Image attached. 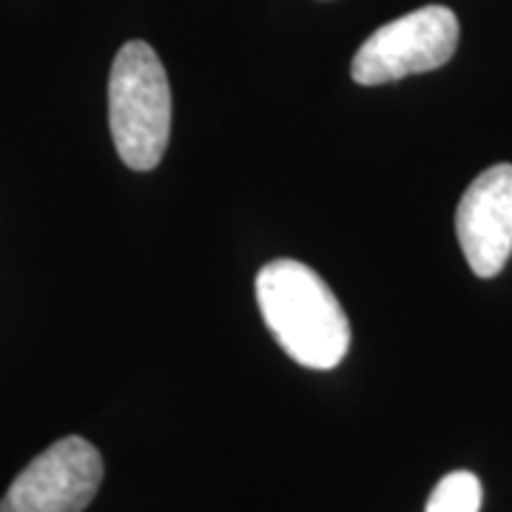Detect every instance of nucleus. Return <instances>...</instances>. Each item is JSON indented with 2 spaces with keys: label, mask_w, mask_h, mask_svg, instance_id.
Masks as SVG:
<instances>
[{
  "label": "nucleus",
  "mask_w": 512,
  "mask_h": 512,
  "mask_svg": "<svg viewBox=\"0 0 512 512\" xmlns=\"http://www.w3.org/2000/svg\"><path fill=\"white\" fill-rule=\"evenodd\" d=\"M256 305L293 362L330 370L345 359L350 348L348 313L328 282L305 262H268L256 276Z\"/></svg>",
  "instance_id": "nucleus-1"
},
{
  "label": "nucleus",
  "mask_w": 512,
  "mask_h": 512,
  "mask_svg": "<svg viewBox=\"0 0 512 512\" xmlns=\"http://www.w3.org/2000/svg\"><path fill=\"white\" fill-rule=\"evenodd\" d=\"M458 49V18L447 6H421L384 23L359 46L350 74L359 86L396 83L407 74L441 69Z\"/></svg>",
  "instance_id": "nucleus-3"
},
{
  "label": "nucleus",
  "mask_w": 512,
  "mask_h": 512,
  "mask_svg": "<svg viewBox=\"0 0 512 512\" xmlns=\"http://www.w3.org/2000/svg\"><path fill=\"white\" fill-rule=\"evenodd\" d=\"M484 501V490L476 473L456 470L436 484V490L427 498L424 512H478Z\"/></svg>",
  "instance_id": "nucleus-6"
},
{
  "label": "nucleus",
  "mask_w": 512,
  "mask_h": 512,
  "mask_svg": "<svg viewBox=\"0 0 512 512\" xmlns=\"http://www.w3.org/2000/svg\"><path fill=\"white\" fill-rule=\"evenodd\" d=\"M458 245L470 271L493 279L512 254V165L498 163L476 177L456 211Z\"/></svg>",
  "instance_id": "nucleus-5"
},
{
  "label": "nucleus",
  "mask_w": 512,
  "mask_h": 512,
  "mask_svg": "<svg viewBox=\"0 0 512 512\" xmlns=\"http://www.w3.org/2000/svg\"><path fill=\"white\" fill-rule=\"evenodd\" d=\"M103 481V456L80 436H66L20 473L0 512H83Z\"/></svg>",
  "instance_id": "nucleus-4"
},
{
  "label": "nucleus",
  "mask_w": 512,
  "mask_h": 512,
  "mask_svg": "<svg viewBox=\"0 0 512 512\" xmlns=\"http://www.w3.org/2000/svg\"><path fill=\"white\" fill-rule=\"evenodd\" d=\"M109 126L120 160L151 171L171 137V86L163 60L143 40H128L109 74Z\"/></svg>",
  "instance_id": "nucleus-2"
}]
</instances>
